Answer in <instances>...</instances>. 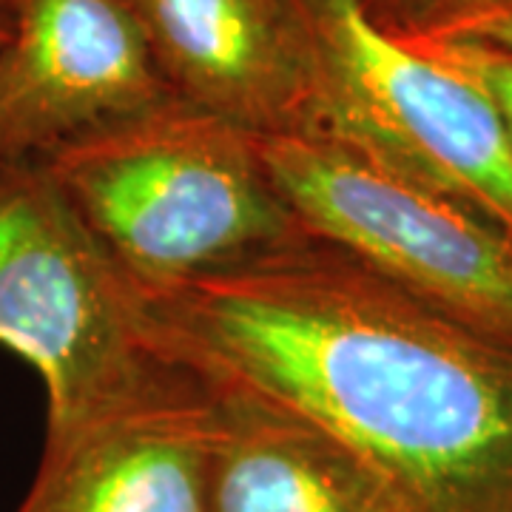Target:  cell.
Here are the masks:
<instances>
[{"label": "cell", "mask_w": 512, "mask_h": 512, "mask_svg": "<svg viewBox=\"0 0 512 512\" xmlns=\"http://www.w3.org/2000/svg\"><path fill=\"white\" fill-rule=\"evenodd\" d=\"M131 293L163 362L328 430L410 512H512V348L348 251L299 234Z\"/></svg>", "instance_id": "6da1fadb"}, {"label": "cell", "mask_w": 512, "mask_h": 512, "mask_svg": "<svg viewBox=\"0 0 512 512\" xmlns=\"http://www.w3.org/2000/svg\"><path fill=\"white\" fill-rule=\"evenodd\" d=\"M40 160L137 288L183 282L305 234L265 171L259 137L177 97Z\"/></svg>", "instance_id": "7a4b0ae2"}, {"label": "cell", "mask_w": 512, "mask_h": 512, "mask_svg": "<svg viewBox=\"0 0 512 512\" xmlns=\"http://www.w3.org/2000/svg\"><path fill=\"white\" fill-rule=\"evenodd\" d=\"M0 348L46 390V439L143 402L177 367L143 339L134 293L43 160L0 163Z\"/></svg>", "instance_id": "3957f363"}, {"label": "cell", "mask_w": 512, "mask_h": 512, "mask_svg": "<svg viewBox=\"0 0 512 512\" xmlns=\"http://www.w3.org/2000/svg\"><path fill=\"white\" fill-rule=\"evenodd\" d=\"M259 154L305 234L512 348V237L330 134L268 137L259 140Z\"/></svg>", "instance_id": "277c9868"}, {"label": "cell", "mask_w": 512, "mask_h": 512, "mask_svg": "<svg viewBox=\"0 0 512 512\" xmlns=\"http://www.w3.org/2000/svg\"><path fill=\"white\" fill-rule=\"evenodd\" d=\"M322 109L339 137L396 177L512 237V137L487 94L379 32L353 0H319Z\"/></svg>", "instance_id": "5b68a950"}, {"label": "cell", "mask_w": 512, "mask_h": 512, "mask_svg": "<svg viewBox=\"0 0 512 512\" xmlns=\"http://www.w3.org/2000/svg\"><path fill=\"white\" fill-rule=\"evenodd\" d=\"M168 97L126 0H0V163Z\"/></svg>", "instance_id": "8992f818"}, {"label": "cell", "mask_w": 512, "mask_h": 512, "mask_svg": "<svg viewBox=\"0 0 512 512\" xmlns=\"http://www.w3.org/2000/svg\"><path fill=\"white\" fill-rule=\"evenodd\" d=\"M171 97L259 140L313 134L319 0H126Z\"/></svg>", "instance_id": "52a82bcc"}, {"label": "cell", "mask_w": 512, "mask_h": 512, "mask_svg": "<svg viewBox=\"0 0 512 512\" xmlns=\"http://www.w3.org/2000/svg\"><path fill=\"white\" fill-rule=\"evenodd\" d=\"M214 396L174 376L143 402L43 441L15 512H202Z\"/></svg>", "instance_id": "ba28073f"}, {"label": "cell", "mask_w": 512, "mask_h": 512, "mask_svg": "<svg viewBox=\"0 0 512 512\" xmlns=\"http://www.w3.org/2000/svg\"><path fill=\"white\" fill-rule=\"evenodd\" d=\"M202 512H410L345 441L274 404L214 390Z\"/></svg>", "instance_id": "9c48e42d"}, {"label": "cell", "mask_w": 512, "mask_h": 512, "mask_svg": "<svg viewBox=\"0 0 512 512\" xmlns=\"http://www.w3.org/2000/svg\"><path fill=\"white\" fill-rule=\"evenodd\" d=\"M379 32L402 43H427L467 26L504 0H353Z\"/></svg>", "instance_id": "30bf717a"}, {"label": "cell", "mask_w": 512, "mask_h": 512, "mask_svg": "<svg viewBox=\"0 0 512 512\" xmlns=\"http://www.w3.org/2000/svg\"><path fill=\"white\" fill-rule=\"evenodd\" d=\"M407 46L433 55L478 86L487 94V100L493 103L512 137V46H495L467 37H447V40L407 43Z\"/></svg>", "instance_id": "8fae6325"}, {"label": "cell", "mask_w": 512, "mask_h": 512, "mask_svg": "<svg viewBox=\"0 0 512 512\" xmlns=\"http://www.w3.org/2000/svg\"><path fill=\"white\" fill-rule=\"evenodd\" d=\"M447 37H467V40H484V43H495V46H512V0L498 3L490 12L478 15L467 26L456 29L453 35H444L439 40H447Z\"/></svg>", "instance_id": "7c38bea8"}]
</instances>
